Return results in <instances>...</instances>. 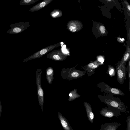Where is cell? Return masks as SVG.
Returning a JSON list of instances; mask_svg holds the SVG:
<instances>
[{
    "label": "cell",
    "instance_id": "6da1fadb",
    "mask_svg": "<svg viewBox=\"0 0 130 130\" xmlns=\"http://www.w3.org/2000/svg\"><path fill=\"white\" fill-rule=\"evenodd\" d=\"M76 67L62 69L60 73L61 77L64 79L70 80L82 78L86 73V71L85 70L81 71L76 69L75 68Z\"/></svg>",
    "mask_w": 130,
    "mask_h": 130
},
{
    "label": "cell",
    "instance_id": "7a4b0ae2",
    "mask_svg": "<svg viewBox=\"0 0 130 130\" xmlns=\"http://www.w3.org/2000/svg\"><path fill=\"white\" fill-rule=\"evenodd\" d=\"M42 70L40 68L37 69L36 74V82L37 90L38 100L42 111L44 105V93L41 83Z\"/></svg>",
    "mask_w": 130,
    "mask_h": 130
},
{
    "label": "cell",
    "instance_id": "3957f363",
    "mask_svg": "<svg viewBox=\"0 0 130 130\" xmlns=\"http://www.w3.org/2000/svg\"><path fill=\"white\" fill-rule=\"evenodd\" d=\"M100 91L106 94L124 96L125 94L121 90L111 87L104 82H100L96 85Z\"/></svg>",
    "mask_w": 130,
    "mask_h": 130
},
{
    "label": "cell",
    "instance_id": "277c9868",
    "mask_svg": "<svg viewBox=\"0 0 130 130\" xmlns=\"http://www.w3.org/2000/svg\"><path fill=\"white\" fill-rule=\"evenodd\" d=\"M114 95L109 94H105L103 95H98V97L101 101L105 103L112 107L118 108L121 106V101L119 98L114 97Z\"/></svg>",
    "mask_w": 130,
    "mask_h": 130
},
{
    "label": "cell",
    "instance_id": "5b68a950",
    "mask_svg": "<svg viewBox=\"0 0 130 130\" xmlns=\"http://www.w3.org/2000/svg\"><path fill=\"white\" fill-rule=\"evenodd\" d=\"M29 26L28 22H20L12 24L10 25L9 29L6 32L7 33L11 34H17L25 30Z\"/></svg>",
    "mask_w": 130,
    "mask_h": 130
},
{
    "label": "cell",
    "instance_id": "8992f818",
    "mask_svg": "<svg viewBox=\"0 0 130 130\" xmlns=\"http://www.w3.org/2000/svg\"><path fill=\"white\" fill-rule=\"evenodd\" d=\"M126 63L120 66H117L116 71L117 73V80L119 84L122 85L126 79L127 68L126 67Z\"/></svg>",
    "mask_w": 130,
    "mask_h": 130
},
{
    "label": "cell",
    "instance_id": "52a82bcc",
    "mask_svg": "<svg viewBox=\"0 0 130 130\" xmlns=\"http://www.w3.org/2000/svg\"><path fill=\"white\" fill-rule=\"evenodd\" d=\"M67 56L60 51H54L47 55V57L54 61H61L66 59Z\"/></svg>",
    "mask_w": 130,
    "mask_h": 130
},
{
    "label": "cell",
    "instance_id": "ba28073f",
    "mask_svg": "<svg viewBox=\"0 0 130 130\" xmlns=\"http://www.w3.org/2000/svg\"><path fill=\"white\" fill-rule=\"evenodd\" d=\"M54 47V46H50L49 48L47 47L43 48L27 58L24 59L23 60V61L24 62H27L33 59L40 58L52 50L54 48L52 47Z\"/></svg>",
    "mask_w": 130,
    "mask_h": 130
},
{
    "label": "cell",
    "instance_id": "9c48e42d",
    "mask_svg": "<svg viewBox=\"0 0 130 130\" xmlns=\"http://www.w3.org/2000/svg\"><path fill=\"white\" fill-rule=\"evenodd\" d=\"M100 65V63L97 60H96L90 62L84 67H81L86 71L88 76H89L94 73L95 69Z\"/></svg>",
    "mask_w": 130,
    "mask_h": 130
},
{
    "label": "cell",
    "instance_id": "30bf717a",
    "mask_svg": "<svg viewBox=\"0 0 130 130\" xmlns=\"http://www.w3.org/2000/svg\"><path fill=\"white\" fill-rule=\"evenodd\" d=\"M46 75L48 83L50 84H52L54 79V71L52 67H49L47 68Z\"/></svg>",
    "mask_w": 130,
    "mask_h": 130
},
{
    "label": "cell",
    "instance_id": "8fae6325",
    "mask_svg": "<svg viewBox=\"0 0 130 130\" xmlns=\"http://www.w3.org/2000/svg\"><path fill=\"white\" fill-rule=\"evenodd\" d=\"M58 116L61 124L64 130H71L68 121L60 113L58 112Z\"/></svg>",
    "mask_w": 130,
    "mask_h": 130
},
{
    "label": "cell",
    "instance_id": "7c38bea8",
    "mask_svg": "<svg viewBox=\"0 0 130 130\" xmlns=\"http://www.w3.org/2000/svg\"><path fill=\"white\" fill-rule=\"evenodd\" d=\"M52 0H45L39 3L30 8L29 11H33L38 10L42 8L50 2Z\"/></svg>",
    "mask_w": 130,
    "mask_h": 130
},
{
    "label": "cell",
    "instance_id": "4fadbf2b",
    "mask_svg": "<svg viewBox=\"0 0 130 130\" xmlns=\"http://www.w3.org/2000/svg\"><path fill=\"white\" fill-rule=\"evenodd\" d=\"M77 89H74L73 90L70 92L68 99L69 101H73L80 96V95L77 92Z\"/></svg>",
    "mask_w": 130,
    "mask_h": 130
},
{
    "label": "cell",
    "instance_id": "5bb4252c",
    "mask_svg": "<svg viewBox=\"0 0 130 130\" xmlns=\"http://www.w3.org/2000/svg\"><path fill=\"white\" fill-rule=\"evenodd\" d=\"M116 71V70L114 67L111 65L108 66L106 73L110 77L115 76Z\"/></svg>",
    "mask_w": 130,
    "mask_h": 130
},
{
    "label": "cell",
    "instance_id": "9a60e30c",
    "mask_svg": "<svg viewBox=\"0 0 130 130\" xmlns=\"http://www.w3.org/2000/svg\"><path fill=\"white\" fill-rule=\"evenodd\" d=\"M38 0H21L20 4L21 5H27L32 4L36 2Z\"/></svg>",
    "mask_w": 130,
    "mask_h": 130
},
{
    "label": "cell",
    "instance_id": "2e32d148",
    "mask_svg": "<svg viewBox=\"0 0 130 130\" xmlns=\"http://www.w3.org/2000/svg\"><path fill=\"white\" fill-rule=\"evenodd\" d=\"M60 10H54L52 12L51 14L52 17L55 18L60 17V15L61 14H60Z\"/></svg>",
    "mask_w": 130,
    "mask_h": 130
},
{
    "label": "cell",
    "instance_id": "e0dca14e",
    "mask_svg": "<svg viewBox=\"0 0 130 130\" xmlns=\"http://www.w3.org/2000/svg\"><path fill=\"white\" fill-rule=\"evenodd\" d=\"M130 61L129 60L127 68V72L128 73V76L129 81V91H130Z\"/></svg>",
    "mask_w": 130,
    "mask_h": 130
},
{
    "label": "cell",
    "instance_id": "ac0fdd59",
    "mask_svg": "<svg viewBox=\"0 0 130 130\" xmlns=\"http://www.w3.org/2000/svg\"><path fill=\"white\" fill-rule=\"evenodd\" d=\"M97 61L100 63V65L103 64L104 59L103 57L100 56L97 58Z\"/></svg>",
    "mask_w": 130,
    "mask_h": 130
},
{
    "label": "cell",
    "instance_id": "d6986e66",
    "mask_svg": "<svg viewBox=\"0 0 130 130\" xmlns=\"http://www.w3.org/2000/svg\"><path fill=\"white\" fill-rule=\"evenodd\" d=\"M105 116L106 117H111L113 116V113L111 112H107L105 114Z\"/></svg>",
    "mask_w": 130,
    "mask_h": 130
},
{
    "label": "cell",
    "instance_id": "ffe728a7",
    "mask_svg": "<svg viewBox=\"0 0 130 130\" xmlns=\"http://www.w3.org/2000/svg\"><path fill=\"white\" fill-rule=\"evenodd\" d=\"M69 30L72 32H75L76 30V28L75 27L71 26L69 27Z\"/></svg>",
    "mask_w": 130,
    "mask_h": 130
},
{
    "label": "cell",
    "instance_id": "44dd1931",
    "mask_svg": "<svg viewBox=\"0 0 130 130\" xmlns=\"http://www.w3.org/2000/svg\"><path fill=\"white\" fill-rule=\"evenodd\" d=\"M100 29L101 32L103 34L105 32V29L104 27L103 26H101L100 27Z\"/></svg>",
    "mask_w": 130,
    "mask_h": 130
},
{
    "label": "cell",
    "instance_id": "7402d4cb",
    "mask_svg": "<svg viewBox=\"0 0 130 130\" xmlns=\"http://www.w3.org/2000/svg\"><path fill=\"white\" fill-rule=\"evenodd\" d=\"M90 117L91 119L92 120L94 118V115L93 113L91 112L90 114Z\"/></svg>",
    "mask_w": 130,
    "mask_h": 130
},
{
    "label": "cell",
    "instance_id": "603a6c76",
    "mask_svg": "<svg viewBox=\"0 0 130 130\" xmlns=\"http://www.w3.org/2000/svg\"><path fill=\"white\" fill-rule=\"evenodd\" d=\"M127 8H128V9H129V10H130V6L129 5H128L127 6Z\"/></svg>",
    "mask_w": 130,
    "mask_h": 130
}]
</instances>
